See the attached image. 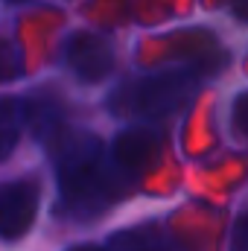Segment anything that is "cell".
Here are the masks:
<instances>
[{
	"label": "cell",
	"instance_id": "cell-1",
	"mask_svg": "<svg viewBox=\"0 0 248 251\" xmlns=\"http://www.w3.org/2000/svg\"><path fill=\"white\" fill-rule=\"evenodd\" d=\"M56 176L62 190L64 207L85 216L99 210L105 201H114L125 190L123 176L114 164L105 167L102 161V143L94 134L73 131L59 143L56 152Z\"/></svg>",
	"mask_w": 248,
	"mask_h": 251
},
{
	"label": "cell",
	"instance_id": "cell-6",
	"mask_svg": "<svg viewBox=\"0 0 248 251\" xmlns=\"http://www.w3.org/2000/svg\"><path fill=\"white\" fill-rule=\"evenodd\" d=\"M108 251H181L175 240H170L161 228L155 225H140V228H125L111 237Z\"/></svg>",
	"mask_w": 248,
	"mask_h": 251
},
{
	"label": "cell",
	"instance_id": "cell-10",
	"mask_svg": "<svg viewBox=\"0 0 248 251\" xmlns=\"http://www.w3.org/2000/svg\"><path fill=\"white\" fill-rule=\"evenodd\" d=\"M246 213L237 219V228H234V251H246Z\"/></svg>",
	"mask_w": 248,
	"mask_h": 251
},
{
	"label": "cell",
	"instance_id": "cell-13",
	"mask_svg": "<svg viewBox=\"0 0 248 251\" xmlns=\"http://www.w3.org/2000/svg\"><path fill=\"white\" fill-rule=\"evenodd\" d=\"M12 3H26V0H12Z\"/></svg>",
	"mask_w": 248,
	"mask_h": 251
},
{
	"label": "cell",
	"instance_id": "cell-8",
	"mask_svg": "<svg viewBox=\"0 0 248 251\" xmlns=\"http://www.w3.org/2000/svg\"><path fill=\"white\" fill-rule=\"evenodd\" d=\"M24 73V56L15 44H9L6 38H0V82H9L15 76Z\"/></svg>",
	"mask_w": 248,
	"mask_h": 251
},
{
	"label": "cell",
	"instance_id": "cell-12",
	"mask_svg": "<svg viewBox=\"0 0 248 251\" xmlns=\"http://www.w3.org/2000/svg\"><path fill=\"white\" fill-rule=\"evenodd\" d=\"M70 251H105V249H99V246H73Z\"/></svg>",
	"mask_w": 248,
	"mask_h": 251
},
{
	"label": "cell",
	"instance_id": "cell-5",
	"mask_svg": "<svg viewBox=\"0 0 248 251\" xmlns=\"http://www.w3.org/2000/svg\"><path fill=\"white\" fill-rule=\"evenodd\" d=\"M164 152V140L152 131V128H131V131H123L114 146H111V164L128 176H140L146 173Z\"/></svg>",
	"mask_w": 248,
	"mask_h": 251
},
{
	"label": "cell",
	"instance_id": "cell-3",
	"mask_svg": "<svg viewBox=\"0 0 248 251\" xmlns=\"http://www.w3.org/2000/svg\"><path fill=\"white\" fill-rule=\"evenodd\" d=\"M64 62L82 82H102L114 67V47L94 32H76L64 44Z\"/></svg>",
	"mask_w": 248,
	"mask_h": 251
},
{
	"label": "cell",
	"instance_id": "cell-11",
	"mask_svg": "<svg viewBox=\"0 0 248 251\" xmlns=\"http://www.w3.org/2000/svg\"><path fill=\"white\" fill-rule=\"evenodd\" d=\"M231 3H234L237 18H246V15H248V0H231Z\"/></svg>",
	"mask_w": 248,
	"mask_h": 251
},
{
	"label": "cell",
	"instance_id": "cell-7",
	"mask_svg": "<svg viewBox=\"0 0 248 251\" xmlns=\"http://www.w3.org/2000/svg\"><path fill=\"white\" fill-rule=\"evenodd\" d=\"M24 120H26V108L18 100H0V161H6L24 131Z\"/></svg>",
	"mask_w": 248,
	"mask_h": 251
},
{
	"label": "cell",
	"instance_id": "cell-9",
	"mask_svg": "<svg viewBox=\"0 0 248 251\" xmlns=\"http://www.w3.org/2000/svg\"><path fill=\"white\" fill-rule=\"evenodd\" d=\"M246 102H248L246 94H240L237 102H234V131L240 137H246Z\"/></svg>",
	"mask_w": 248,
	"mask_h": 251
},
{
	"label": "cell",
	"instance_id": "cell-2",
	"mask_svg": "<svg viewBox=\"0 0 248 251\" xmlns=\"http://www.w3.org/2000/svg\"><path fill=\"white\" fill-rule=\"evenodd\" d=\"M196 79L184 70L146 76L137 82H128L117 91L111 105L123 114H143V117H167L178 108H184L193 97Z\"/></svg>",
	"mask_w": 248,
	"mask_h": 251
},
{
	"label": "cell",
	"instance_id": "cell-4",
	"mask_svg": "<svg viewBox=\"0 0 248 251\" xmlns=\"http://www.w3.org/2000/svg\"><path fill=\"white\" fill-rule=\"evenodd\" d=\"M38 213V187L32 181H9L0 187V237L21 240Z\"/></svg>",
	"mask_w": 248,
	"mask_h": 251
}]
</instances>
